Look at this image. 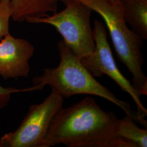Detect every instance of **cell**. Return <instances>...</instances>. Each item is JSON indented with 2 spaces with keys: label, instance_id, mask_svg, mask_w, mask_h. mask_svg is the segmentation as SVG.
Here are the masks:
<instances>
[{
  "label": "cell",
  "instance_id": "obj_5",
  "mask_svg": "<svg viewBox=\"0 0 147 147\" xmlns=\"http://www.w3.org/2000/svg\"><path fill=\"white\" fill-rule=\"evenodd\" d=\"M63 97L52 90L42 102L30 106L16 130L0 138V147H39L53 118L63 108Z\"/></svg>",
  "mask_w": 147,
  "mask_h": 147
},
{
  "label": "cell",
  "instance_id": "obj_4",
  "mask_svg": "<svg viewBox=\"0 0 147 147\" xmlns=\"http://www.w3.org/2000/svg\"><path fill=\"white\" fill-rule=\"evenodd\" d=\"M63 11L52 16L30 19L27 22L44 24L54 27L64 42L81 59L91 55L95 49L93 30L90 25L92 10L78 0H70Z\"/></svg>",
  "mask_w": 147,
  "mask_h": 147
},
{
  "label": "cell",
  "instance_id": "obj_2",
  "mask_svg": "<svg viewBox=\"0 0 147 147\" xmlns=\"http://www.w3.org/2000/svg\"><path fill=\"white\" fill-rule=\"evenodd\" d=\"M57 47L60 57L58 66L44 69L41 75L32 80L33 85L40 86L42 88L49 86L64 99L78 94L102 98L120 107L136 123L147 127L139 118L136 112L132 110L130 104L118 99L107 88L99 82L63 40L58 42Z\"/></svg>",
  "mask_w": 147,
  "mask_h": 147
},
{
  "label": "cell",
  "instance_id": "obj_14",
  "mask_svg": "<svg viewBox=\"0 0 147 147\" xmlns=\"http://www.w3.org/2000/svg\"><path fill=\"white\" fill-rule=\"evenodd\" d=\"M56 1H57V2H63V3L64 4V5H65L69 1H70V0H56Z\"/></svg>",
  "mask_w": 147,
  "mask_h": 147
},
{
  "label": "cell",
  "instance_id": "obj_7",
  "mask_svg": "<svg viewBox=\"0 0 147 147\" xmlns=\"http://www.w3.org/2000/svg\"><path fill=\"white\" fill-rule=\"evenodd\" d=\"M34 53V47L28 40L7 34L0 40V76L4 80L27 78Z\"/></svg>",
  "mask_w": 147,
  "mask_h": 147
},
{
  "label": "cell",
  "instance_id": "obj_6",
  "mask_svg": "<svg viewBox=\"0 0 147 147\" xmlns=\"http://www.w3.org/2000/svg\"><path fill=\"white\" fill-rule=\"evenodd\" d=\"M92 30L95 42L94 51L91 55L80 59L82 64L94 78H100L106 75L112 79L123 92L130 95L136 105V112L139 118L147 124L145 117L147 116V110L140 99L141 95L118 68L107 40L104 25L96 19Z\"/></svg>",
  "mask_w": 147,
  "mask_h": 147
},
{
  "label": "cell",
  "instance_id": "obj_13",
  "mask_svg": "<svg viewBox=\"0 0 147 147\" xmlns=\"http://www.w3.org/2000/svg\"><path fill=\"white\" fill-rule=\"evenodd\" d=\"M110 2H111L112 4L113 5H119L120 4V2H119V0H109Z\"/></svg>",
  "mask_w": 147,
  "mask_h": 147
},
{
  "label": "cell",
  "instance_id": "obj_10",
  "mask_svg": "<svg viewBox=\"0 0 147 147\" xmlns=\"http://www.w3.org/2000/svg\"><path fill=\"white\" fill-rule=\"evenodd\" d=\"M115 137L131 143L134 147H147V130L138 127L132 117L125 115L118 119Z\"/></svg>",
  "mask_w": 147,
  "mask_h": 147
},
{
  "label": "cell",
  "instance_id": "obj_11",
  "mask_svg": "<svg viewBox=\"0 0 147 147\" xmlns=\"http://www.w3.org/2000/svg\"><path fill=\"white\" fill-rule=\"evenodd\" d=\"M11 5L9 0H0V40L9 33Z\"/></svg>",
  "mask_w": 147,
  "mask_h": 147
},
{
  "label": "cell",
  "instance_id": "obj_12",
  "mask_svg": "<svg viewBox=\"0 0 147 147\" xmlns=\"http://www.w3.org/2000/svg\"><path fill=\"white\" fill-rule=\"evenodd\" d=\"M42 88L40 86H34L30 88L19 89L14 87H4L0 85V110L5 108L11 100V95L14 93L32 92L38 90H42Z\"/></svg>",
  "mask_w": 147,
  "mask_h": 147
},
{
  "label": "cell",
  "instance_id": "obj_1",
  "mask_svg": "<svg viewBox=\"0 0 147 147\" xmlns=\"http://www.w3.org/2000/svg\"><path fill=\"white\" fill-rule=\"evenodd\" d=\"M113 112H106L94 98L86 97L53 118L39 147L63 144L68 147H111L118 121Z\"/></svg>",
  "mask_w": 147,
  "mask_h": 147
},
{
  "label": "cell",
  "instance_id": "obj_3",
  "mask_svg": "<svg viewBox=\"0 0 147 147\" xmlns=\"http://www.w3.org/2000/svg\"><path fill=\"white\" fill-rule=\"evenodd\" d=\"M78 1L103 19L117 57L131 74L133 87L141 95L147 96V77L142 70V39L127 26L121 5H113L109 0Z\"/></svg>",
  "mask_w": 147,
  "mask_h": 147
},
{
  "label": "cell",
  "instance_id": "obj_9",
  "mask_svg": "<svg viewBox=\"0 0 147 147\" xmlns=\"http://www.w3.org/2000/svg\"><path fill=\"white\" fill-rule=\"evenodd\" d=\"M126 24L143 39H147V0H119Z\"/></svg>",
  "mask_w": 147,
  "mask_h": 147
},
{
  "label": "cell",
  "instance_id": "obj_8",
  "mask_svg": "<svg viewBox=\"0 0 147 147\" xmlns=\"http://www.w3.org/2000/svg\"><path fill=\"white\" fill-rule=\"evenodd\" d=\"M11 5V19L23 22L30 19L39 18L57 12L56 0H9Z\"/></svg>",
  "mask_w": 147,
  "mask_h": 147
}]
</instances>
